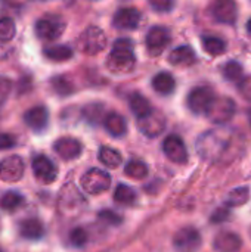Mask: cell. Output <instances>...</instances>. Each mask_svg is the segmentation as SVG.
I'll return each mask as SVG.
<instances>
[{"label":"cell","instance_id":"cell-1","mask_svg":"<svg viewBox=\"0 0 251 252\" xmlns=\"http://www.w3.org/2000/svg\"><path fill=\"white\" fill-rule=\"evenodd\" d=\"M133 43L129 38H120L114 43L112 50L108 56L107 66L114 74H127L135 68Z\"/></svg>","mask_w":251,"mask_h":252},{"label":"cell","instance_id":"cell-2","mask_svg":"<svg viewBox=\"0 0 251 252\" xmlns=\"http://www.w3.org/2000/svg\"><path fill=\"white\" fill-rule=\"evenodd\" d=\"M228 146L226 139L216 133V131H207L203 136L198 137L197 140V152L201 158L215 161L219 155L225 152Z\"/></svg>","mask_w":251,"mask_h":252},{"label":"cell","instance_id":"cell-3","mask_svg":"<svg viewBox=\"0 0 251 252\" xmlns=\"http://www.w3.org/2000/svg\"><path fill=\"white\" fill-rule=\"evenodd\" d=\"M235 102L231 97H216L209 106L206 115L215 124H226L235 115Z\"/></svg>","mask_w":251,"mask_h":252},{"label":"cell","instance_id":"cell-4","mask_svg":"<svg viewBox=\"0 0 251 252\" xmlns=\"http://www.w3.org/2000/svg\"><path fill=\"white\" fill-rule=\"evenodd\" d=\"M80 50L87 55H96L107 47V35L99 27H89L78 40Z\"/></svg>","mask_w":251,"mask_h":252},{"label":"cell","instance_id":"cell-5","mask_svg":"<svg viewBox=\"0 0 251 252\" xmlns=\"http://www.w3.org/2000/svg\"><path fill=\"white\" fill-rule=\"evenodd\" d=\"M109 185H111V176L99 168H90L81 177V186L90 195H98L108 190Z\"/></svg>","mask_w":251,"mask_h":252},{"label":"cell","instance_id":"cell-6","mask_svg":"<svg viewBox=\"0 0 251 252\" xmlns=\"http://www.w3.org/2000/svg\"><path fill=\"white\" fill-rule=\"evenodd\" d=\"M216 99L215 92L209 86H198L188 94V108L194 114H206L212 102Z\"/></svg>","mask_w":251,"mask_h":252},{"label":"cell","instance_id":"cell-7","mask_svg":"<svg viewBox=\"0 0 251 252\" xmlns=\"http://www.w3.org/2000/svg\"><path fill=\"white\" fill-rule=\"evenodd\" d=\"M65 30V22L59 16L47 15L37 21L36 24V34L38 38L43 40H56Z\"/></svg>","mask_w":251,"mask_h":252},{"label":"cell","instance_id":"cell-8","mask_svg":"<svg viewBox=\"0 0 251 252\" xmlns=\"http://www.w3.org/2000/svg\"><path fill=\"white\" fill-rule=\"evenodd\" d=\"M173 244L178 252H197L203 244V239L197 229L183 227L176 233Z\"/></svg>","mask_w":251,"mask_h":252},{"label":"cell","instance_id":"cell-9","mask_svg":"<svg viewBox=\"0 0 251 252\" xmlns=\"http://www.w3.org/2000/svg\"><path fill=\"white\" fill-rule=\"evenodd\" d=\"M163 151L166 154V157L176 164H185L188 161V151L186 146L183 143V140L176 136V134H170L166 137L164 143H163Z\"/></svg>","mask_w":251,"mask_h":252},{"label":"cell","instance_id":"cell-10","mask_svg":"<svg viewBox=\"0 0 251 252\" xmlns=\"http://www.w3.org/2000/svg\"><path fill=\"white\" fill-rule=\"evenodd\" d=\"M33 171L38 182L49 185L56 180L58 177V168L56 165L44 155H37L33 159Z\"/></svg>","mask_w":251,"mask_h":252},{"label":"cell","instance_id":"cell-11","mask_svg":"<svg viewBox=\"0 0 251 252\" xmlns=\"http://www.w3.org/2000/svg\"><path fill=\"white\" fill-rule=\"evenodd\" d=\"M138 127H139V130L145 136H148V137H157L166 128V117L160 111H152L145 118L138 120Z\"/></svg>","mask_w":251,"mask_h":252},{"label":"cell","instance_id":"cell-12","mask_svg":"<svg viewBox=\"0 0 251 252\" xmlns=\"http://www.w3.org/2000/svg\"><path fill=\"white\" fill-rule=\"evenodd\" d=\"M212 16L220 24L232 25L238 18V7L231 0H219L212 6Z\"/></svg>","mask_w":251,"mask_h":252},{"label":"cell","instance_id":"cell-13","mask_svg":"<svg viewBox=\"0 0 251 252\" xmlns=\"http://www.w3.org/2000/svg\"><path fill=\"white\" fill-rule=\"evenodd\" d=\"M169 43H170V34L163 27H154L146 34V47L148 52L154 56L160 55Z\"/></svg>","mask_w":251,"mask_h":252},{"label":"cell","instance_id":"cell-14","mask_svg":"<svg viewBox=\"0 0 251 252\" xmlns=\"http://www.w3.org/2000/svg\"><path fill=\"white\" fill-rule=\"evenodd\" d=\"M24 174V162L19 157L13 155L0 162V179L4 182H18Z\"/></svg>","mask_w":251,"mask_h":252},{"label":"cell","instance_id":"cell-15","mask_svg":"<svg viewBox=\"0 0 251 252\" xmlns=\"http://www.w3.org/2000/svg\"><path fill=\"white\" fill-rule=\"evenodd\" d=\"M141 13L136 7H121L115 12L112 24L120 30H135L139 25Z\"/></svg>","mask_w":251,"mask_h":252},{"label":"cell","instance_id":"cell-16","mask_svg":"<svg viewBox=\"0 0 251 252\" xmlns=\"http://www.w3.org/2000/svg\"><path fill=\"white\" fill-rule=\"evenodd\" d=\"M24 121L34 131H41V130H44L47 127V123H49V111L43 105L34 106V108H31V109H28L25 112Z\"/></svg>","mask_w":251,"mask_h":252},{"label":"cell","instance_id":"cell-17","mask_svg":"<svg viewBox=\"0 0 251 252\" xmlns=\"http://www.w3.org/2000/svg\"><path fill=\"white\" fill-rule=\"evenodd\" d=\"M243 239L234 232H222L213 241V248L217 252H235L241 250Z\"/></svg>","mask_w":251,"mask_h":252},{"label":"cell","instance_id":"cell-18","mask_svg":"<svg viewBox=\"0 0 251 252\" xmlns=\"http://www.w3.org/2000/svg\"><path fill=\"white\" fill-rule=\"evenodd\" d=\"M55 151L62 159H75L81 154V143L72 137H62L55 143Z\"/></svg>","mask_w":251,"mask_h":252},{"label":"cell","instance_id":"cell-19","mask_svg":"<svg viewBox=\"0 0 251 252\" xmlns=\"http://www.w3.org/2000/svg\"><path fill=\"white\" fill-rule=\"evenodd\" d=\"M19 235L27 241H40L44 236V226L38 219H25L19 223Z\"/></svg>","mask_w":251,"mask_h":252},{"label":"cell","instance_id":"cell-20","mask_svg":"<svg viewBox=\"0 0 251 252\" xmlns=\"http://www.w3.org/2000/svg\"><path fill=\"white\" fill-rule=\"evenodd\" d=\"M169 61L175 66H189L195 62V52L191 46H179L170 52Z\"/></svg>","mask_w":251,"mask_h":252},{"label":"cell","instance_id":"cell-21","mask_svg":"<svg viewBox=\"0 0 251 252\" xmlns=\"http://www.w3.org/2000/svg\"><path fill=\"white\" fill-rule=\"evenodd\" d=\"M104 126L108 130V133L114 137H121L127 133V123L124 117H121L117 112H109L104 118Z\"/></svg>","mask_w":251,"mask_h":252},{"label":"cell","instance_id":"cell-22","mask_svg":"<svg viewBox=\"0 0 251 252\" xmlns=\"http://www.w3.org/2000/svg\"><path fill=\"white\" fill-rule=\"evenodd\" d=\"M129 106H130V111L135 114V117L138 120L145 118L146 115H149L152 112V108H151L149 100L145 96H142L141 93L130 94V97H129Z\"/></svg>","mask_w":251,"mask_h":252},{"label":"cell","instance_id":"cell-23","mask_svg":"<svg viewBox=\"0 0 251 252\" xmlns=\"http://www.w3.org/2000/svg\"><path fill=\"white\" fill-rule=\"evenodd\" d=\"M152 87L160 94H170L176 89V80L169 72H158L152 78Z\"/></svg>","mask_w":251,"mask_h":252},{"label":"cell","instance_id":"cell-24","mask_svg":"<svg viewBox=\"0 0 251 252\" xmlns=\"http://www.w3.org/2000/svg\"><path fill=\"white\" fill-rule=\"evenodd\" d=\"M72 49L70 46H65V44H59V46H50V47H46L43 50V55L50 59V61H55V62H64V61H68L71 56H72Z\"/></svg>","mask_w":251,"mask_h":252},{"label":"cell","instance_id":"cell-25","mask_svg":"<svg viewBox=\"0 0 251 252\" xmlns=\"http://www.w3.org/2000/svg\"><path fill=\"white\" fill-rule=\"evenodd\" d=\"M250 199V189L249 188H237L234 190H231L226 196L225 205L228 208L232 207H241L244 204H247Z\"/></svg>","mask_w":251,"mask_h":252},{"label":"cell","instance_id":"cell-26","mask_svg":"<svg viewBox=\"0 0 251 252\" xmlns=\"http://www.w3.org/2000/svg\"><path fill=\"white\" fill-rule=\"evenodd\" d=\"M99 161L108 168H117L121 164V155L117 149L104 146L99 149Z\"/></svg>","mask_w":251,"mask_h":252},{"label":"cell","instance_id":"cell-27","mask_svg":"<svg viewBox=\"0 0 251 252\" xmlns=\"http://www.w3.org/2000/svg\"><path fill=\"white\" fill-rule=\"evenodd\" d=\"M203 46H204V50L212 56H219V55L225 53V50H226V43L222 38L215 37V35L203 37Z\"/></svg>","mask_w":251,"mask_h":252},{"label":"cell","instance_id":"cell-28","mask_svg":"<svg viewBox=\"0 0 251 252\" xmlns=\"http://www.w3.org/2000/svg\"><path fill=\"white\" fill-rule=\"evenodd\" d=\"M24 204V196L18 192H6L1 199H0V207L1 210L7 211V213H13L15 210H18L21 205Z\"/></svg>","mask_w":251,"mask_h":252},{"label":"cell","instance_id":"cell-29","mask_svg":"<svg viewBox=\"0 0 251 252\" xmlns=\"http://www.w3.org/2000/svg\"><path fill=\"white\" fill-rule=\"evenodd\" d=\"M114 199L115 202H118L120 205H133L135 201H136V192L127 186V185H118L115 192H114Z\"/></svg>","mask_w":251,"mask_h":252},{"label":"cell","instance_id":"cell-30","mask_svg":"<svg viewBox=\"0 0 251 252\" xmlns=\"http://www.w3.org/2000/svg\"><path fill=\"white\" fill-rule=\"evenodd\" d=\"M124 173L127 177L135 180H143L148 176V165L142 161H130L124 167Z\"/></svg>","mask_w":251,"mask_h":252},{"label":"cell","instance_id":"cell-31","mask_svg":"<svg viewBox=\"0 0 251 252\" xmlns=\"http://www.w3.org/2000/svg\"><path fill=\"white\" fill-rule=\"evenodd\" d=\"M223 77L232 83H241L243 81V65L237 61H229L223 66Z\"/></svg>","mask_w":251,"mask_h":252},{"label":"cell","instance_id":"cell-32","mask_svg":"<svg viewBox=\"0 0 251 252\" xmlns=\"http://www.w3.org/2000/svg\"><path fill=\"white\" fill-rule=\"evenodd\" d=\"M52 89L59 94V96H70L74 92V84L71 80H68L64 75L52 78Z\"/></svg>","mask_w":251,"mask_h":252},{"label":"cell","instance_id":"cell-33","mask_svg":"<svg viewBox=\"0 0 251 252\" xmlns=\"http://www.w3.org/2000/svg\"><path fill=\"white\" fill-rule=\"evenodd\" d=\"M16 31L15 22L12 18L9 16H3L0 18V41H9L13 38Z\"/></svg>","mask_w":251,"mask_h":252},{"label":"cell","instance_id":"cell-34","mask_svg":"<svg viewBox=\"0 0 251 252\" xmlns=\"http://www.w3.org/2000/svg\"><path fill=\"white\" fill-rule=\"evenodd\" d=\"M83 115L84 118L92 123V124H98L102 117H104V106L99 105V103H92V105H87L84 109H83Z\"/></svg>","mask_w":251,"mask_h":252},{"label":"cell","instance_id":"cell-35","mask_svg":"<svg viewBox=\"0 0 251 252\" xmlns=\"http://www.w3.org/2000/svg\"><path fill=\"white\" fill-rule=\"evenodd\" d=\"M87 239H89L87 232H86L83 227H75V229H72V230L70 232V242H71V245L75 247V248L84 247V245L87 244Z\"/></svg>","mask_w":251,"mask_h":252},{"label":"cell","instance_id":"cell-36","mask_svg":"<svg viewBox=\"0 0 251 252\" xmlns=\"http://www.w3.org/2000/svg\"><path fill=\"white\" fill-rule=\"evenodd\" d=\"M99 219H101L102 221L108 223L109 226H118V224H121V221H123V217L118 216L115 211H111V210H104V211H101V213H99Z\"/></svg>","mask_w":251,"mask_h":252},{"label":"cell","instance_id":"cell-37","mask_svg":"<svg viewBox=\"0 0 251 252\" xmlns=\"http://www.w3.org/2000/svg\"><path fill=\"white\" fill-rule=\"evenodd\" d=\"M229 219H231V211H229V208L225 205V207L217 208V210L212 214L210 221L215 223V224H222V223L228 221Z\"/></svg>","mask_w":251,"mask_h":252},{"label":"cell","instance_id":"cell-38","mask_svg":"<svg viewBox=\"0 0 251 252\" xmlns=\"http://www.w3.org/2000/svg\"><path fill=\"white\" fill-rule=\"evenodd\" d=\"M149 4H151V7H154L158 12H169L175 6V3L170 0H152V1H149Z\"/></svg>","mask_w":251,"mask_h":252},{"label":"cell","instance_id":"cell-39","mask_svg":"<svg viewBox=\"0 0 251 252\" xmlns=\"http://www.w3.org/2000/svg\"><path fill=\"white\" fill-rule=\"evenodd\" d=\"M16 146V139L12 134H6V133H0V151L4 149H10Z\"/></svg>","mask_w":251,"mask_h":252},{"label":"cell","instance_id":"cell-40","mask_svg":"<svg viewBox=\"0 0 251 252\" xmlns=\"http://www.w3.org/2000/svg\"><path fill=\"white\" fill-rule=\"evenodd\" d=\"M238 89H240L243 97L251 102V75L250 77H247V78H244V80L238 84Z\"/></svg>","mask_w":251,"mask_h":252},{"label":"cell","instance_id":"cell-41","mask_svg":"<svg viewBox=\"0 0 251 252\" xmlns=\"http://www.w3.org/2000/svg\"><path fill=\"white\" fill-rule=\"evenodd\" d=\"M10 80L9 78H4V77H0V105L6 100L7 97V93L10 90Z\"/></svg>","mask_w":251,"mask_h":252},{"label":"cell","instance_id":"cell-42","mask_svg":"<svg viewBox=\"0 0 251 252\" xmlns=\"http://www.w3.org/2000/svg\"><path fill=\"white\" fill-rule=\"evenodd\" d=\"M247 30H249V32H251V18L249 19V22H247Z\"/></svg>","mask_w":251,"mask_h":252},{"label":"cell","instance_id":"cell-43","mask_svg":"<svg viewBox=\"0 0 251 252\" xmlns=\"http://www.w3.org/2000/svg\"><path fill=\"white\" fill-rule=\"evenodd\" d=\"M247 115H249V123H250V126H251V109L249 111V114H247Z\"/></svg>","mask_w":251,"mask_h":252},{"label":"cell","instance_id":"cell-44","mask_svg":"<svg viewBox=\"0 0 251 252\" xmlns=\"http://www.w3.org/2000/svg\"><path fill=\"white\" fill-rule=\"evenodd\" d=\"M250 235H251V227H250Z\"/></svg>","mask_w":251,"mask_h":252},{"label":"cell","instance_id":"cell-45","mask_svg":"<svg viewBox=\"0 0 251 252\" xmlns=\"http://www.w3.org/2000/svg\"><path fill=\"white\" fill-rule=\"evenodd\" d=\"M0 252H3V251H1V250H0Z\"/></svg>","mask_w":251,"mask_h":252}]
</instances>
